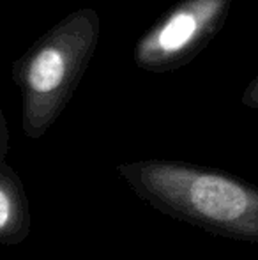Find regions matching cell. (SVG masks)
<instances>
[{
    "label": "cell",
    "mask_w": 258,
    "mask_h": 260,
    "mask_svg": "<svg viewBox=\"0 0 258 260\" xmlns=\"http://www.w3.org/2000/svg\"><path fill=\"white\" fill-rule=\"evenodd\" d=\"M117 174L156 211L209 234L258 244V186L177 159H138Z\"/></svg>",
    "instance_id": "6da1fadb"
},
{
    "label": "cell",
    "mask_w": 258,
    "mask_h": 260,
    "mask_svg": "<svg viewBox=\"0 0 258 260\" xmlns=\"http://www.w3.org/2000/svg\"><path fill=\"white\" fill-rule=\"evenodd\" d=\"M101 38V18L92 7L71 11L13 64L21 92V127L38 140L62 115L87 73Z\"/></svg>",
    "instance_id": "7a4b0ae2"
},
{
    "label": "cell",
    "mask_w": 258,
    "mask_h": 260,
    "mask_svg": "<svg viewBox=\"0 0 258 260\" xmlns=\"http://www.w3.org/2000/svg\"><path fill=\"white\" fill-rule=\"evenodd\" d=\"M234 0H180L170 7L133 48V60L149 73L190 64L225 27Z\"/></svg>",
    "instance_id": "3957f363"
},
{
    "label": "cell",
    "mask_w": 258,
    "mask_h": 260,
    "mask_svg": "<svg viewBox=\"0 0 258 260\" xmlns=\"http://www.w3.org/2000/svg\"><path fill=\"white\" fill-rule=\"evenodd\" d=\"M30 226V202L23 181L11 165H0V246L23 243Z\"/></svg>",
    "instance_id": "277c9868"
},
{
    "label": "cell",
    "mask_w": 258,
    "mask_h": 260,
    "mask_svg": "<svg viewBox=\"0 0 258 260\" xmlns=\"http://www.w3.org/2000/svg\"><path fill=\"white\" fill-rule=\"evenodd\" d=\"M241 101H242V105L248 106V108L258 110V75L248 83V87H246L241 96Z\"/></svg>",
    "instance_id": "5b68a950"
},
{
    "label": "cell",
    "mask_w": 258,
    "mask_h": 260,
    "mask_svg": "<svg viewBox=\"0 0 258 260\" xmlns=\"http://www.w3.org/2000/svg\"><path fill=\"white\" fill-rule=\"evenodd\" d=\"M7 151H9V127H7L6 115L0 110V165L6 163Z\"/></svg>",
    "instance_id": "8992f818"
}]
</instances>
